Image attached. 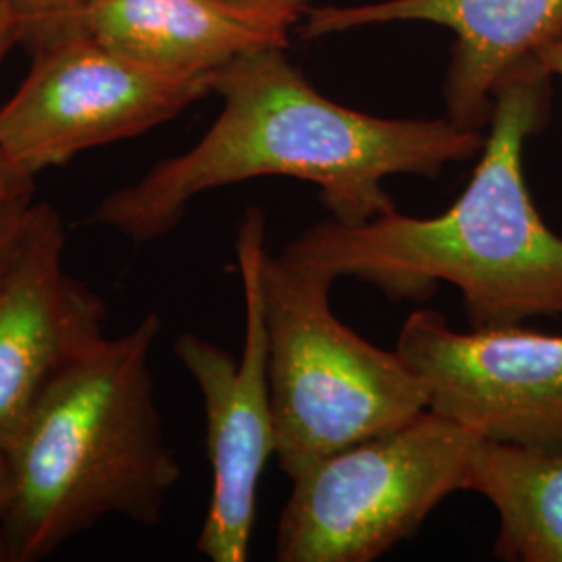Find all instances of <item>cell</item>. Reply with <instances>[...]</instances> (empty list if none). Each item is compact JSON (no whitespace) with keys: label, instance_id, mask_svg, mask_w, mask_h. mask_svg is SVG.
Masks as SVG:
<instances>
[{"label":"cell","instance_id":"cell-19","mask_svg":"<svg viewBox=\"0 0 562 562\" xmlns=\"http://www.w3.org/2000/svg\"><path fill=\"white\" fill-rule=\"evenodd\" d=\"M269 2L280 4L283 9H288V11L296 13L299 18H302V13L306 11V7H311V0H269Z\"/></svg>","mask_w":562,"mask_h":562},{"label":"cell","instance_id":"cell-6","mask_svg":"<svg viewBox=\"0 0 562 562\" xmlns=\"http://www.w3.org/2000/svg\"><path fill=\"white\" fill-rule=\"evenodd\" d=\"M267 217L248 206L236 232V261L244 296V340L234 357L199 334L183 331L176 359L201 394L211 464V498L196 550L211 562H246L257 522L262 473L278 454L269 383V344L262 311L261 261Z\"/></svg>","mask_w":562,"mask_h":562},{"label":"cell","instance_id":"cell-17","mask_svg":"<svg viewBox=\"0 0 562 562\" xmlns=\"http://www.w3.org/2000/svg\"><path fill=\"white\" fill-rule=\"evenodd\" d=\"M11 498V471H9V459L4 448L0 446V562H7V546L2 536V517L7 513Z\"/></svg>","mask_w":562,"mask_h":562},{"label":"cell","instance_id":"cell-8","mask_svg":"<svg viewBox=\"0 0 562 562\" xmlns=\"http://www.w3.org/2000/svg\"><path fill=\"white\" fill-rule=\"evenodd\" d=\"M396 350L422 378L429 411L490 440L562 448V334L461 331L440 311L417 308Z\"/></svg>","mask_w":562,"mask_h":562},{"label":"cell","instance_id":"cell-13","mask_svg":"<svg viewBox=\"0 0 562 562\" xmlns=\"http://www.w3.org/2000/svg\"><path fill=\"white\" fill-rule=\"evenodd\" d=\"M13 11L20 38L32 50L83 30V11L90 0H4Z\"/></svg>","mask_w":562,"mask_h":562},{"label":"cell","instance_id":"cell-5","mask_svg":"<svg viewBox=\"0 0 562 562\" xmlns=\"http://www.w3.org/2000/svg\"><path fill=\"white\" fill-rule=\"evenodd\" d=\"M477 436L425 411L308 467L281 508L280 562H373L462 492Z\"/></svg>","mask_w":562,"mask_h":562},{"label":"cell","instance_id":"cell-2","mask_svg":"<svg viewBox=\"0 0 562 562\" xmlns=\"http://www.w3.org/2000/svg\"><path fill=\"white\" fill-rule=\"evenodd\" d=\"M550 109L552 78L533 57L522 60L498 81L480 161L443 213L396 209L357 225L329 217L281 255L336 281L371 283L392 301H427L448 283L473 329L562 319V236L538 211L522 167Z\"/></svg>","mask_w":562,"mask_h":562},{"label":"cell","instance_id":"cell-18","mask_svg":"<svg viewBox=\"0 0 562 562\" xmlns=\"http://www.w3.org/2000/svg\"><path fill=\"white\" fill-rule=\"evenodd\" d=\"M533 59L538 60V65L550 78H561L562 80V34L557 41L543 46Z\"/></svg>","mask_w":562,"mask_h":562},{"label":"cell","instance_id":"cell-14","mask_svg":"<svg viewBox=\"0 0 562 562\" xmlns=\"http://www.w3.org/2000/svg\"><path fill=\"white\" fill-rule=\"evenodd\" d=\"M32 204L34 196L0 201V281L4 278L11 261L15 259Z\"/></svg>","mask_w":562,"mask_h":562},{"label":"cell","instance_id":"cell-16","mask_svg":"<svg viewBox=\"0 0 562 562\" xmlns=\"http://www.w3.org/2000/svg\"><path fill=\"white\" fill-rule=\"evenodd\" d=\"M18 42H21L18 20H15L13 11L9 9V4L4 0H0V65L9 55L11 46Z\"/></svg>","mask_w":562,"mask_h":562},{"label":"cell","instance_id":"cell-15","mask_svg":"<svg viewBox=\"0 0 562 562\" xmlns=\"http://www.w3.org/2000/svg\"><path fill=\"white\" fill-rule=\"evenodd\" d=\"M36 178L23 176L13 165L0 157V201L18 199V196H34Z\"/></svg>","mask_w":562,"mask_h":562},{"label":"cell","instance_id":"cell-10","mask_svg":"<svg viewBox=\"0 0 562 562\" xmlns=\"http://www.w3.org/2000/svg\"><path fill=\"white\" fill-rule=\"evenodd\" d=\"M422 21L454 34L443 80L446 117L485 132L498 81L562 34V0H375L344 7H306L304 38H322L367 25Z\"/></svg>","mask_w":562,"mask_h":562},{"label":"cell","instance_id":"cell-12","mask_svg":"<svg viewBox=\"0 0 562 562\" xmlns=\"http://www.w3.org/2000/svg\"><path fill=\"white\" fill-rule=\"evenodd\" d=\"M462 492L480 494L498 515L494 559L562 562V448L477 438Z\"/></svg>","mask_w":562,"mask_h":562},{"label":"cell","instance_id":"cell-9","mask_svg":"<svg viewBox=\"0 0 562 562\" xmlns=\"http://www.w3.org/2000/svg\"><path fill=\"white\" fill-rule=\"evenodd\" d=\"M59 211L34 202L20 248L0 281V446L44 387L104 338L106 304L65 269Z\"/></svg>","mask_w":562,"mask_h":562},{"label":"cell","instance_id":"cell-7","mask_svg":"<svg viewBox=\"0 0 562 562\" xmlns=\"http://www.w3.org/2000/svg\"><path fill=\"white\" fill-rule=\"evenodd\" d=\"M213 80L155 71L80 30L34 50L27 78L0 106V157L36 178L173 120L211 94Z\"/></svg>","mask_w":562,"mask_h":562},{"label":"cell","instance_id":"cell-1","mask_svg":"<svg viewBox=\"0 0 562 562\" xmlns=\"http://www.w3.org/2000/svg\"><path fill=\"white\" fill-rule=\"evenodd\" d=\"M222 113L190 150L104 196L86 223L132 244L169 236L194 199L259 178L313 183L334 222L357 225L396 211L385 181L438 178L480 157L485 132L443 117H380L327 99L285 48H261L215 74Z\"/></svg>","mask_w":562,"mask_h":562},{"label":"cell","instance_id":"cell-11","mask_svg":"<svg viewBox=\"0 0 562 562\" xmlns=\"http://www.w3.org/2000/svg\"><path fill=\"white\" fill-rule=\"evenodd\" d=\"M301 18L269 0H90L83 30L176 78H215L261 48H288Z\"/></svg>","mask_w":562,"mask_h":562},{"label":"cell","instance_id":"cell-3","mask_svg":"<svg viewBox=\"0 0 562 562\" xmlns=\"http://www.w3.org/2000/svg\"><path fill=\"white\" fill-rule=\"evenodd\" d=\"M159 313L102 338L44 387L4 443L11 498L2 517L7 562L53 557L63 543L123 517L153 527L181 480L165 438L153 350Z\"/></svg>","mask_w":562,"mask_h":562},{"label":"cell","instance_id":"cell-4","mask_svg":"<svg viewBox=\"0 0 562 562\" xmlns=\"http://www.w3.org/2000/svg\"><path fill=\"white\" fill-rule=\"evenodd\" d=\"M334 278L265 250L262 311L278 464L292 482L350 443L413 422L429 408L422 378L341 323Z\"/></svg>","mask_w":562,"mask_h":562}]
</instances>
